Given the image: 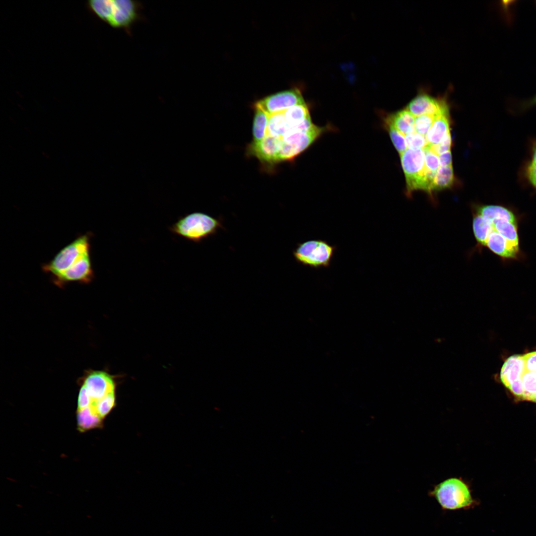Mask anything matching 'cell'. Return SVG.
I'll use <instances>...</instances> for the list:
<instances>
[{
    "instance_id": "obj_28",
    "label": "cell",
    "mask_w": 536,
    "mask_h": 536,
    "mask_svg": "<svg viewBox=\"0 0 536 536\" xmlns=\"http://www.w3.org/2000/svg\"><path fill=\"white\" fill-rule=\"evenodd\" d=\"M91 402V399L86 388L82 384L78 394L77 409H81L89 406Z\"/></svg>"
},
{
    "instance_id": "obj_33",
    "label": "cell",
    "mask_w": 536,
    "mask_h": 536,
    "mask_svg": "<svg viewBox=\"0 0 536 536\" xmlns=\"http://www.w3.org/2000/svg\"><path fill=\"white\" fill-rule=\"evenodd\" d=\"M530 183H531V184H532V185H533V186H534V187H535V188H536V180L533 181H532V182H530Z\"/></svg>"
},
{
    "instance_id": "obj_29",
    "label": "cell",
    "mask_w": 536,
    "mask_h": 536,
    "mask_svg": "<svg viewBox=\"0 0 536 536\" xmlns=\"http://www.w3.org/2000/svg\"><path fill=\"white\" fill-rule=\"evenodd\" d=\"M440 166H452V157L451 150L438 155Z\"/></svg>"
},
{
    "instance_id": "obj_17",
    "label": "cell",
    "mask_w": 536,
    "mask_h": 536,
    "mask_svg": "<svg viewBox=\"0 0 536 536\" xmlns=\"http://www.w3.org/2000/svg\"><path fill=\"white\" fill-rule=\"evenodd\" d=\"M254 117L252 134L253 142H258L267 135L269 115L256 104H254Z\"/></svg>"
},
{
    "instance_id": "obj_9",
    "label": "cell",
    "mask_w": 536,
    "mask_h": 536,
    "mask_svg": "<svg viewBox=\"0 0 536 536\" xmlns=\"http://www.w3.org/2000/svg\"><path fill=\"white\" fill-rule=\"evenodd\" d=\"M255 104L269 116L284 112L293 106L306 103L301 91L297 88H293L265 97Z\"/></svg>"
},
{
    "instance_id": "obj_7",
    "label": "cell",
    "mask_w": 536,
    "mask_h": 536,
    "mask_svg": "<svg viewBox=\"0 0 536 536\" xmlns=\"http://www.w3.org/2000/svg\"><path fill=\"white\" fill-rule=\"evenodd\" d=\"M336 247L321 239H312L298 243L293 251L295 261L313 268L329 267Z\"/></svg>"
},
{
    "instance_id": "obj_30",
    "label": "cell",
    "mask_w": 536,
    "mask_h": 536,
    "mask_svg": "<svg viewBox=\"0 0 536 536\" xmlns=\"http://www.w3.org/2000/svg\"><path fill=\"white\" fill-rule=\"evenodd\" d=\"M526 175L531 182L536 180V164L529 163L526 168Z\"/></svg>"
},
{
    "instance_id": "obj_24",
    "label": "cell",
    "mask_w": 536,
    "mask_h": 536,
    "mask_svg": "<svg viewBox=\"0 0 536 536\" xmlns=\"http://www.w3.org/2000/svg\"><path fill=\"white\" fill-rule=\"evenodd\" d=\"M425 155V169L427 177L432 185L434 178L440 167L439 157L426 146L423 149Z\"/></svg>"
},
{
    "instance_id": "obj_6",
    "label": "cell",
    "mask_w": 536,
    "mask_h": 536,
    "mask_svg": "<svg viewBox=\"0 0 536 536\" xmlns=\"http://www.w3.org/2000/svg\"><path fill=\"white\" fill-rule=\"evenodd\" d=\"M400 156L405 178L406 195L409 197L413 192L421 190L431 195L432 184L426 174L423 149L407 148Z\"/></svg>"
},
{
    "instance_id": "obj_19",
    "label": "cell",
    "mask_w": 536,
    "mask_h": 536,
    "mask_svg": "<svg viewBox=\"0 0 536 536\" xmlns=\"http://www.w3.org/2000/svg\"><path fill=\"white\" fill-rule=\"evenodd\" d=\"M454 181L452 166H440L434 178L431 191H438L451 187Z\"/></svg>"
},
{
    "instance_id": "obj_32",
    "label": "cell",
    "mask_w": 536,
    "mask_h": 536,
    "mask_svg": "<svg viewBox=\"0 0 536 536\" xmlns=\"http://www.w3.org/2000/svg\"><path fill=\"white\" fill-rule=\"evenodd\" d=\"M530 163L536 164V146L533 149L531 161Z\"/></svg>"
},
{
    "instance_id": "obj_23",
    "label": "cell",
    "mask_w": 536,
    "mask_h": 536,
    "mask_svg": "<svg viewBox=\"0 0 536 536\" xmlns=\"http://www.w3.org/2000/svg\"><path fill=\"white\" fill-rule=\"evenodd\" d=\"M115 401V392H113L98 401L92 402L90 406L103 419L114 407Z\"/></svg>"
},
{
    "instance_id": "obj_5",
    "label": "cell",
    "mask_w": 536,
    "mask_h": 536,
    "mask_svg": "<svg viewBox=\"0 0 536 536\" xmlns=\"http://www.w3.org/2000/svg\"><path fill=\"white\" fill-rule=\"evenodd\" d=\"M223 228L221 219L201 212H194L179 217L169 227L173 234L199 243L214 235Z\"/></svg>"
},
{
    "instance_id": "obj_10",
    "label": "cell",
    "mask_w": 536,
    "mask_h": 536,
    "mask_svg": "<svg viewBox=\"0 0 536 536\" xmlns=\"http://www.w3.org/2000/svg\"><path fill=\"white\" fill-rule=\"evenodd\" d=\"M92 402H96L115 392V384L110 375L102 371H87L81 379Z\"/></svg>"
},
{
    "instance_id": "obj_12",
    "label": "cell",
    "mask_w": 536,
    "mask_h": 536,
    "mask_svg": "<svg viewBox=\"0 0 536 536\" xmlns=\"http://www.w3.org/2000/svg\"><path fill=\"white\" fill-rule=\"evenodd\" d=\"M280 147V138L269 135L258 142L251 143L248 147V151L255 156L262 163L274 164L278 163V154Z\"/></svg>"
},
{
    "instance_id": "obj_20",
    "label": "cell",
    "mask_w": 536,
    "mask_h": 536,
    "mask_svg": "<svg viewBox=\"0 0 536 536\" xmlns=\"http://www.w3.org/2000/svg\"><path fill=\"white\" fill-rule=\"evenodd\" d=\"M286 121L284 112L269 116L267 128V135L280 138L290 128Z\"/></svg>"
},
{
    "instance_id": "obj_27",
    "label": "cell",
    "mask_w": 536,
    "mask_h": 536,
    "mask_svg": "<svg viewBox=\"0 0 536 536\" xmlns=\"http://www.w3.org/2000/svg\"><path fill=\"white\" fill-rule=\"evenodd\" d=\"M451 142V134H450L442 142L436 144H427L426 146L430 150L438 156L444 152L450 150Z\"/></svg>"
},
{
    "instance_id": "obj_15",
    "label": "cell",
    "mask_w": 536,
    "mask_h": 536,
    "mask_svg": "<svg viewBox=\"0 0 536 536\" xmlns=\"http://www.w3.org/2000/svg\"><path fill=\"white\" fill-rule=\"evenodd\" d=\"M483 216L487 219L492 229L500 233L514 244L520 246L518 223L505 219L489 218Z\"/></svg>"
},
{
    "instance_id": "obj_1",
    "label": "cell",
    "mask_w": 536,
    "mask_h": 536,
    "mask_svg": "<svg viewBox=\"0 0 536 536\" xmlns=\"http://www.w3.org/2000/svg\"><path fill=\"white\" fill-rule=\"evenodd\" d=\"M91 233L79 236L61 249L43 270L51 275L53 282L60 288L76 282L88 284L94 278L90 257Z\"/></svg>"
},
{
    "instance_id": "obj_26",
    "label": "cell",
    "mask_w": 536,
    "mask_h": 536,
    "mask_svg": "<svg viewBox=\"0 0 536 536\" xmlns=\"http://www.w3.org/2000/svg\"><path fill=\"white\" fill-rule=\"evenodd\" d=\"M407 148L423 149L427 145L425 136L416 132L405 135Z\"/></svg>"
},
{
    "instance_id": "obj_2",
    "label": "cell",
    "mask_w": 536,
    "mask_h": 536,
    "mask_svg": "<svg viewBox=\"0 0 536 536\" xmlns=\"http://www.w3.org/2000/svg\"><path fill=\"white\" fill-rule=\"evenodd\" d=\"M500 378L517 398L536 402V351L508 357L501 367Z\"/></svg>"
},
{
    "instance_id": "obj_21",
    "label": "cell",
    "mask_w": 536,
    "mask_h": 536,
    "mask_svg": "<svg viewBox=\"0 0 536 536\" xmlns=\"http://www.w3.org/2000/svg\"><path fill=\"white\" fill-rule=\"evenodd\" d=\"M384 125L395 147L401 155L407 149L405 135L395 128L389 116L384 119Z\"/></svg>"
},
{
    "instance_id": "obj_22",
    "label": "cell",
    "mask_w": 536,
    "mask_h": 536,
    "mask_svg": "<svg viewBox=\"0 0 536 536\" xmlns=\"http://www.w3.org/2000/svg\"><path fill=\"white\" fill-rule=\"evenodd\" d=\"M284 114L286 122L290 126L298 124L311 117L306 104L293 106L284 111Z\"/></svg>"
},
{
    "instance_id": "obj_13",
    "label": "cell",
    "mask_w": 536,
    "mask_h": 536,
    "mask_svg": "<svg viewBox=\"0 0 536 536\" xmlns=\"http://www.w3.org/2000/svg\"><path fill=\"white\" fill-rule=\"evenodd\" d=\"M449 113L437 116L425 137L427 144H436L442 142L450 134Z\"/></svg>"
},
{
    "instance_id": "obj_11",
    "label": "cell",
    "mask_w": 536,
    "mask_h": 536,
    "mask_svg": "<svg viewBox=\"0 0 536 536\" xmlns=\"http://www.w3.org/2000/svg\"><path fill=\"white\" fill-rule=\"evenodd\" d=\"M405 109L414 117L423 115L437 116L449 113V107L444 100L435 98L425 93L415 96Z\"/></svg>"
},
{
    "instance_id": "obj_14",
    "label": "cell",
    "mask_w": 536,
    "mask_h": 536,
    "mask_svg": "<svg viewBox=\"0 0 536 536\" xmlns=\"http://www.w3.org/2000/svg\"><path fill=\"white\" fill-rule=\"evenodd\" d=\"M489 218L502 219L518 222L516 214L508 207L499 205H481L474 207L473 211Z\"/></svg>"
},
{
    "instance_id": "obj_31",
    "label": "cell",
    "mask_w": 536,
    "mask_h": 536,
    "mask_svg": "<svg viewBox=\"0 0 536 536\" xmlns=\"http://www.w3.org/2000/svg\"><path fill=\"white\" fill-rule=\"evenodd\" d=\"M536 105V94L528 99L522 101L520 104L519 107L521 109L524 110Z\"/></svg>"
},
{
    "instance_id": "obj_16",
    "label": "cell",
    "mask_w": 536,
    "mask_h": 536,
    "mask_svg": "<svg viewBox=\"0 0 536 536\" xmlns=\"http://www.w3.org/2000/svg\"><path fill=\"white\" fill-rule=\"evenodd\" d=\"M395 128L405 135L415 132V117L406 109L389 115Z\"/></svg>"
},
{
    "instance_id": "obj_25",
    "label": "cell",
    "mask_w": 536,
    "mask_h": 536,
    "mask_svg": "<svg viewBox=\"0 0 536 536\" xmlns=\"http://www.w3.org/2000/svg\"><path fill=\"white\" fill-rule=\"evenodd\" d=\"M436 116L423 115L415 117L414 128L415 132L426 136L431 128Z\"/></svg>"
},
{
    "instance_id": "obj_3",
    "label": "cell",
    "mask_w": 536,
    "mask_h": 536,
    "mask_svg": "<svg viewBox=\"0 0 536 536\" xmlns=\"http://www.w3.org/2000/svg\"><path fill=\"white\" fill-rule=\"evenodd\" d=\"M92 11L110 26L130 29L139 19L140 4L132 0H94L89 3Z\"/></svg>"
},
{
    "instance_id": "obj_8",
    "label": "cell",
    "mask_w": 536,
    "mask_h": 536,
    "mask_svg": "<svg viewBox=\"0 0 536 536\" xmlns=\"http://www.w3.org/2000/svg\"><path fill=\"white\" fill-rule=\"evenodd\" d=\"M326 130L324 127L315 126L307 132L297 131L292 129L287 131L280 138V147L277 161L293 159L306 150Z\"/></svg>"
},
{
    "instance_id": "obj_4",
    "label": "cell",
    "mask_w": 536,
    "mask_h": 536,
    "mask_svg": "<svg viewBox=\"0 0 536 536\" xmlns=\"http://www.w3.org/2000/svg\"><path fill=\"white\" fill-rule=\"evenodd\" d=\"M444 510L472 508L478 503L473 498L468 482L462 477H451L434 486L429 492Z\"/></svg>"
},
{
    "instance_id": "obj_18",
    "label": "cell",
    "mask_w": 536,
    "mask_h": 536,
    "mask_svg": "<svg viewBox=\"0 0 536 536\" xmlns=\"http://www.w3.org/2000/svg\"><path fill=\"white\" fill-rule=\"evenodd\" d=\"M102 418L89 406L77 409V422L78 429L81 432L99 427L102 425Z\"/></svg>"
}]
</instances>
